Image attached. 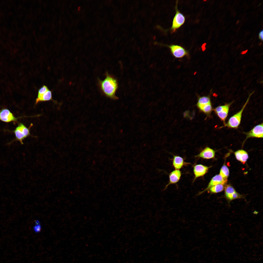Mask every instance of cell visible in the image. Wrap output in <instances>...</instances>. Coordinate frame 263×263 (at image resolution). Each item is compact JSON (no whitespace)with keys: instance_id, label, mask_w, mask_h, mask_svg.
I'll list each match as a JSON object with an SVG mask.
<instances>
[{"instance_id":"12","label":"cell","mask_w":263,"mask_h":263,"mask_svg":"<svg viewBox=\"0 0 263 263\" xmlns=\"http://www.w3.org/2000/svg\"><path fill=\"white\" fill-rule=\"evenodd\" d=\"M215 155V150L209 147H206L198 154L195 157L204 159H209L214 158Z\"/></svg>"},{"instance_id":"8","label":"cell","mask_w":263,"mask_h":263,"mask_svg":"<svg viewBox=\"0 0 263 263\" xmlns=\"http://www.w3.org/2000/svg\"><path fill=\"white\" fill-rule=\"evenodd\" d=\"M173 56L176 58H181L189 55L188 52L182 47L178 45L172 44L167 46Z\"/></svg>"},{"instance_id":"15","label":"cell","mask_w":263,"mask_h":263,"mask_svg":"<svg viewBox=\"0 0 263 263\" xmlns=\"http://www.w3.org/2000/svg\"><path fill=\"white\" fill-rule=\"evenodd\" d=\"M236 159L243 164L245 163L248 158L247 153L242 149L239 150L234 152Z\"/></svg>"},{"instance_id":"22","label":"cell","mask_w":263,"mask_h":263,"mask_svg":"<svg viewBox=\"0 0 263 263\" xmlns=\"http://www.w3.org/2000/svg\"><path fill=\"white\" fill-rule=\"evenodd\" d=\"M259 39H261L262 41L263 40V30H262L261 31L259 32Z\"/></svg>"},{"instance_id":"2","label":"cell","mask_w":263,"mask_h":263,"mask_svg":"<svg viewBox=\"0 0 263 263\" xmlns=\"http://www.w3.org/2000/svg\"><path fill=\"white\" fill-rule=\"evenodd\" d=\"M251 94L242 109L239 111L231 116L228 121L224 124V125L221 127H226L228 128L237 129L241 123L242 115L243 111L247 104Z\"/></svg>"},{"instance_id":"5","label":"cell","mask_w":263,"mask_h":263,"mask_svg":"<svg viewBox=\"0 0 263 263\" xmlns=\"http://www.w3.org/2000/svg\"><path fill=\"white\" fill-rule=\"evenodd\" d=\"M224 189L225 197L229 203L233 200L244 198V195L238 193L235 188L230 185H227L225 186Z\"/></svg>"},{"instance_id":"25","label":"cell","mask_w":263,"mask_h":263,"mask_svg":"<svg viewBox=\"0 0 263 263\" xmlns=\"http://www.w3.org/2000/svg\"><path fill=\"white\" fill-rule=\"evenodd\" d=\"M239 20H238V21H237V22H236V23H237V24H238V23H239Z\"/></svg>"},{"instance_id":"16","label":"cell","mask_w":263,"mask_h":263,"mask_svg":"<svg viewBox=\"0 0 263 263\" xmlns=\"http://www.w3.org/2000/svg\"><path fill=\"white\" fill-rule=\"evenodd\" d=\"M224 185L219 184L210 188L207 190L212 193H218L222 191L225 187Z\"/></svg>"},{"instance_id":"10","label":"cell","mask_w":263,"mask_h":263,"mask_svg":"<svg viewBox=\"0 0 263 263\" xmlns=\"http://www.w3.org/2000/svg\"><path fill=\"white\" fill-rule=\"evenodd\" d=\"M211 167L200 164L194 165L193 167V172L194 176L193 182L197 178L204 176L207 172L209 169Z\"/></svg>"},{"instance_id":"17","label":"cell","mask_w":263,"mask_h":263,"mask_svg":"<svg viewBox=\"0 0 263 263\" xmlns=\"http://www.w3.org/2000/svg\"><path fill=\"white\" fill-rule=\"evenodd\" d=\"M199 108L207 115H209L213 110L211 103L197 106Z\"/></svg>"},{"instance_id":"23","label":"cell","mask_w":263,"mask_h":263,"mask_svg":"<svg viewBox=\"0 0 263 263\" xmlns=\"http://www.w3.org/2000/svg\"><path fill=\"white\" fill-rule=\"evenodd\" d=\"M247 51V50H245V51H243L242 52V53L243 54H244V53H245Z\"/></svg>"},{"instance_id":"19","label":"cell","mask_w":263,"mask_h":263,"mask_svg":"<svg viewBox=\"0 0 263 263\" xmlns=\"http://www.w3.org/2000/svg\"><path fill=\"white\" fill-rule=\"evenodd\" d=\"M211 103L210 97L208 96H204L198 97L197 106L202 105Z\"/></svg>"},{"instance_id":"20","label":"cell","mask_w":263,"mask_h":263,"mask_svg":"<svg viewBox=\"0 0 263 263\" xmlns=\"http://www.w3.org/2000/svg\"><path fill=\"white\" fill-rule=\"evenodd\" d=\"M48 90V89L47 87L45 85L43 86L39 89L38 91V96L36 100V104H37L39 103V101L42 95Z\"/></svg>"},{"instance_id":"1","label":"cell","mask_w":263,"mask_h":263,"mask_svg":"<svg viewBox=\"0 0 263 263\" xmlns=\"http://www.w3.org/2000/svg\"><path fill=\"white\" fill-rule=\"evenodd\" d=\"M105 77L103 80H98V85L102 92L106 96L112 99H118L116 93L118 88L116 79L112 75L106 72Z\"/></svg>"},{"instance_id":"14","label":"cell","mask_w":263,"mask_h":263,"mask_svg":"<svg viewBox=\"0 0 263 263\" xmlns=\"http://www.w3.org/2000/svg\"><path fill=\"white\" fill-rule=\"evenodd\" d=\"M189 164V163L185 162L182 157L178 155L173 156L172 164L175 169L179 170L184 166Z\"/></svg>"},{"instance_id":"21","label":"cell","mask_w":263,"mask_h":263,"mask_svg":"<svg viewBox=\"0 0 263 263\" xmlns=\"http://www.w3.org/2000/svg\"><path fill=\"white\" fill-rule=\"evenodd\" d=\"M53 100L52 97V92L49 89L42 95L40 99L39 103Z\"/></svg>"},{"instance_id":"18","label":"cell","mask_w":263,"mask_h":263,"mask_svg":"<svg viewBox=\"0 0 263 263\" xmlns=\"http://www.w3.org/2000/svg\"><path fill=\"white\" fill-rule=\"evenodd\" d=\"M229 174V171L228 168L224 164L220 169L219 174L225 180L227 181V179Z\"/></svg>"},{"instance_id":"7","label":"cell","mask_w":263,"mask_h":263,"mask_svg":"<svg viewBox=\"0 0 263 263\" xmlns=\"http://www.w3.org/2000/svg\"><path fill=\"white\" fill-rule=\"evenodd\" d=\"M232 102L219 106L214 109L215 113L224 124L227 117L230 107Z\"/></svg>"},{"instance_id":"13","label":"cell","mask_w":263,"mask_h":263,"mask_svg":"<svg viewBox=\"0 0 263 263\" xmlns=\"http://www.w3.org/2000/svg\"><path fill=\"white\" fill-rule=\"evenodd\" d=\"M181 174V171L179 170L175 169L171 172L169 175V182L165 186L164 189H166L167 187L171 184L177 183L180 179Z\"/></svg>"},{"instance_id":"3","label":"cell","mask_w":263,"mask_h":263,"mask_svg":"<svg viewBox=\"0 0 263 263\" xmlns=\"http://www.w3.org/2000/svg\"><path fill=\"white\" fill-rule=\"evenodd\" d=\"M32 125L31 124L29 127L28 128L23 123H19L17 126L12 131L15 135V139L14 140L9 143V144L12 142L16 141H19L21 144H23V141L30 135V129Z\"/></svg>"},{"instance_id":"11","label":"cell","mask_w":263,"mask_h":263,"mask_svg":"<svg viewBox=\"0 0 263 263\" xmlns=\"http://www.w3.org/2000/svg\"><path fill=\"white\" fill-rule=\"evenodd\" d=\"M227 181L225 180L219 174L213 177L209 183L207 187L203 191L200 192L198 195H200L207 190L210 187L219 184H222L225 185Z\"/></svg>"},{"instance_id":"4","label":"cell","mask_w":263,"mask_h":263,"mask_svg":"<svg viewBox=\"0 0 263 263\" xmlns=\"http://www.w3.org/2000/svg\"><path fill=\"white\" fill-rule=\"evenodd\" d=\"M178 2L176 6V13L173 18L172 26L170 30L172 33L175 32L184 23L185 18L184 15L180 12L177 8Z\"/></svg>"},{"instance_id":"24","label":"cell","mask_w":263,"mask_h":263,"mask_svg":"<svg viewBox=\"0 0 263 263\" xmlns=\"http://www.w3.org/2000/svg\"><path fill=\"white\" fill-rule=\"evenodd\" d=\"M80 7H79V8H78V10H80Z\"/></svg>"},{"instance_id":"9","label":"cell","mask_w":263,"mask_h":263,"mask_svg":"<svg viewBox=\"0 0 263 263\" xmlns=\"http://www.w3.org/2000/svg\"><path fill=\"white\" fill-rule=\"evenodd\" d=\"M263 123L255 126L250 131L244 133L246 137L245 140L251 138H263Z\"/></svg>"},{"instance_id":"6","label":"cell","mask_w":263,"mask_h":263,"mask_svg":"<svg viewBox=\"0 0 263 263\" xmlns=\"http://www.w3.org/2000/svg\"><path fill=\"white\" fill-rule=\"evenodd\" d=\"M21 117H16L8 109L3 108L0 110V121L4 122H13L14 124L18 122V120Z\"/></svg>"}]
</instances>
